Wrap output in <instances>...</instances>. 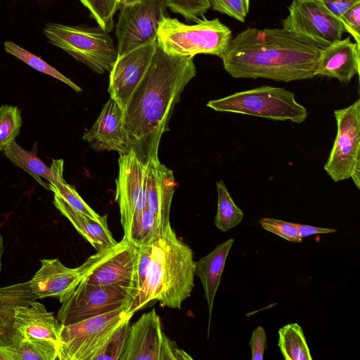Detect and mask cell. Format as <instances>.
Wrapping results in <instances>:
<instances>
[{"label":"cell","instance_id":"1","mask_svg":"<svg viewBox=\"0 0 360 360\" xmlns=\"http://www.w3.org/2000/svg\"><path fill=\"white\" fill-rule=\"evenodd\" d=\"M193 57L172 56L158 46L124 110L128 149L145 165L158 158L162 134L185 86L195 76Z\"/></svg>","mask_w":360,"mask_h":360},{"label":"cell","instance_id":"2","mask_svg":"<svg viewBox=\"0 0 360 360\" xmlns=\"http://www.w3.org/2000/svg\"><path fill=\"white\" fill-rule=\"evenodd\" d=\"M321 46L284 28H248L231 39L223 53L234 78L290 82L312 79Z\"/></svg>","mask_w":360,"mask_h":360},{"label":"cell","instance_id":"3","mask_svg":"<svg viewBox=\"0 0 360 360\" xmlns=\"http://www.w3.org/2000/svg\"><path fill=\"white\" fill-rule=\"evenodd\" d=\"M195 270L193 250L169 224L152 245L146 278L127 314L132 316L156 301L162 307L180 309L194 287Z\"/></svg>","mask_w":360,"mask_h":360},{"label":"cell","instance_id":"4","mask_svg":"<svg viewBox=\"0 0 360 360\" xmlns=\"http://www.w3.org/2000/svg\"><path fill=\"white\" fill-rule=\"evenodd\" d=\"M232 39L231 30L218 18L203 16L194 25L165 17L157 37L158 46L172 56L194 57L200 53L221 58Z\"/></svg>","mask_w":360,"mask_h":360},{"label":"cell","instance_id":"5","mask_svg":"<svg viewBox=\"0 0 360 360\" xmlns=\"http://www.w3.org/2000/svg\"><path fill=\"white\" fill-rule=\"evenodd\" d=\"M43 32L49 43L98 73L110 72L117 58V50L112 38L99 26H70L48 22Z\"/></svg>","mask_w":360,"mask_h":360},{"label":"cell","instance_id":"6","mask_svg":"<svg viewBox=\"0 0 360 360\" xmlns=\"http://www.w3.org/2000/svg\"><path fill=\"white\" fill-rule=\"evenodd\" d=\"M207 107L217 112H229L266 119L302 123L307 117L305 107L294 93L281 87L262 86L210 101Z\"/></svg>","mask_w":360,"mask_h":360},{"label":"cell","instance_id":"7","mask_svg":"<svg viewBox=\"0 0 360 360\" xmlns=\"http://www.w3.org/2000/svg\"><path fill=\"white\" fill-rule=\"evenodd\" d=\"M139 250V246L123 236L120 241L97 251L78 266L81 281L95 285L118 287L134 298L138 292Z\"/></svg>","mask_w":360,"mask_h":360},{"label":"cell","instance_id":"8","mask_svg":"<svg viewBox=\"0 0 360 360\" xmlns=\"http://www.w3.org/2000/svg\"><path fill=\"white\" fill-rule=\"evenodd\" d=\"M131 316L124 309L59 327L58 360H93L111 334Z\"/></svg>","mask_w":360,"mask_h":360},{"label":"cell","instance_id":"9","mask_svg":"<svg viewBox=\"0 0 360 360\" xmlns=\"http://www.w3.org/2000/svg\"><path fill=\"white\" fill-rule=\"evenodd\" d=\"M337 134L324 169L335 182L352 179L360 188V99L335 110Z\"/></svg>","mask_w":360,"mask_h":360},{"label":"cell","instance_id":"10","mask_svg":"<svg viewBox=\"0 0 360 360\" xmlns=\"http://www.w3.org/2000/svg\"><path fill=\"white\" fill-rule=\"evenodd\" d=\"M133 296L110 285H95L80 281L60 302L56 320L67 326L129 307Z\"/></svg>","mask_w":360,"mask_h":360},{"label":"cell","instance_id":"11","mask_svg":"<svg viewBox=\"0 0 360 360\" xmlns=\"http://www.w3.org/2000/svg\"><path fill=\"white\" fill-rule=\"evenodd\" d=\"M166 8L164 0H141L119 7L115 27L118 56L157 41Z\"/></svg>","mask_w":360,"mask_h":360},{"label":"cell","instance_id":"12","mask_svg":"<svg viewBox=\"0 0 360 360\" xmlns=\"http://www.w3.org/2000/svg\"><path fill=\"white\" fill-rule=\"evenodd\" d=\"M192 360L162 331L155 309L143 314L129 325L120 360Z\"/></svg>","mask_w":360,"mask_h":360},{"label":"cell","instance_id":"13","mask_svg":"<svg viewBox=\"0 0 360 360\" xmlns=\"http://www.w3.org/2000/svg\"><path fill=\"white\" fill-rule=\"evenodd\" d=\"M283 28L321 46L342 39L340 20L316 0H292Z\"/></svg>","mask_w":360,"mask_h":360},{"label":"cell","instance_id":"14","mask_svg":"<svg viewBox=\"0 0 360 360\" xmlns=\"http://www.w3.org/2000/svg\"><path fill=\"white\" fill-rule=\"evenodd\" d=\"M118 165L115 201L120 209L124 236L129 237L133 217L146 207L147 165L133 150L120 154Z\"/></svg>","mask_w":360,"mask_h":360},{"label":"cell","instance_id":"15","mask_svg":"<svg viewBox=\"0 0 360 360\" xmlns=\"http://www.w3.org/2000/svg\"><path fill=\"white\" fill-rule=\"evenodd\" d=\"M157 46L156 41L117 56L110 72L108 91L123 110L146 72Z\"/></svg>","mask_w":360,"mask_h":360},{"label":"cell","instance_id":"16","mask_svg":"<svg viewBox=\"0 0 360 360\" xmlns=\"http://www.w3.org/2000/svg\"><path fill=\"white\" fill-rule=\"evenodd\" d=\"M40 262L41 267L32 278L22 283L31 302L48 297H57L61 302L81 281L78 267H67L58 259H43Z\"/></svg>","mask_w":360,"mask_h":360},{"label":"cell","instance_id":"17","mask_svg":"<svg viewBox=\"0 0 360 360\" xmlns=\"http://www.w3.org/2000/svg\"><path fill=\"white\" fill-rule=\"evenodd\" d=\"M124 117V110L110 98L95 123L84 132L82 139L96 150H115L119 154L129 152Z\"/></svg>","mask_w":360,"mask_h":360},{"label":"cell","instance_id":"18","mask_svg":"<svg viewBox=\"0 0 360 360\" xmlns=\"http://www.w3.org/2000/svg\"><path fill=\"white\" fill-rule=\"evenodd\" d=\"M360 44L352 42L350 37L340 39L321 47L314 75L337 79L349 83L359 74Z\"/></svg>","mask_w":360,"mask_h":360},{"label":"cell","instance_id":"19","mask_svg":"<svg viewBox=\"0 0 360 360\" xmlns=\"http://www.w3.org/2000/svg\"><path fill=\"white\" fill-rule=\"evenodd\" d=\"M176 183L173 172L159 159H153L147 165L146 207L155 215L161 233L170 224L169 212Z\"/></svg>","mask_w":360,"mask_h":360},{"label":"cell","instance_id":"20","mask_svg":"<svg viewBox=\"0 0 360 360\" xmlns=\"http://www.w3.org/2000/svg\"><path fill=\"white\" fill-rule=\"evenodd\" d=\"M53 203L96 251L112 246L117 243L108 226L107 215H105L101 221L94 219L75 210L55 194Z\"/></svg>","mask_w":360,"mask_h":360},{"label":"cell","instance_id":"21","mask_svg":"<svg viewBox=\"0 0 360 360\" xmlns=\"http://www.w3.org/2000/svg\"><path fill=\"white\" fill-rule=\"evenodd\" d=\"M234 240L229 238L218 245L212 251L195 262V274L200 278L210 316L209 326L216 292L220 284L226 258Z\"/></svg>","mask_w":360,"mask_h":360},{"label":"cell","instance_id":"22","mask_svg":"<svg viewBox=\"0 0 360 360\" xmlns=\"http://www.w3.org/2000/svg\"><path fill=\"white\" fill-rule=\"evenodd\" d=\"M6 156L16 166L30 174L37 181L49 190V184L53 182V174L37 155V149L34 146L32 150H27L15 141L4 148Z\"/></svg>","mask_w":360,"mask_h":360},{"label":"cell","instance_id":"23","mask_svg":"<svg viewBox=\"0 0 360 360\" xmlns=\"http://www.w3.org/2000/svg\"><path fill=\"white\" fill-rule=\"evenodd\" d=\"M278 346L286 360L312 359L303 330L297 323H289L279 329Z\"/></svg>","mask_w":360,"mask_h":360},{"label":"cell","instance_id":"24","mask_svg":"<svg viewBox=\"0 0 360 360\" xmlns=\"http://www.w3.org/2000/svg\"><path fill=\"white\" fill-rule=\"evenodd\" d=\"M6 348L12 360H58V344L49 340H24Z\"/></svg>","mask_w":360,"mask_h":360},{"label":"cell","instance_id":"25","mask_svg":"<svg viewBox=\"0 0 360 360\" xmlns=\"http://www.w3.org/2000/svg\"><path fill=\"white\" fill-rule=\"evenodd\" d=\"M216 185L218 200L214 222L220 231L224 232L238 225L244 214L233 200L224 182L219 180Z\"/></svg>","mask_w":360,"mask_h":360},{"label":"cell","instance_id":"26","mask_svg":"<svg viewBox=\"0 0 360 360\" xmlns=\"http://www.w3.org/2000/svg\"><path fill=\"white\" fill-rule=\"evenodd\" d=\"M160 234V225L147 207L140 214L133 217L129 238L136 245H151Z\"/></svg>","mask_w":360,"mask_h":360},{"label":"cell","instance_id":"27","mask_svg":"<svg viewBox=\"0 0 360 360\" xmlns=\"http://www.w3.org/2000/svg\"><path fill=\"white\" fill-rule=\"evenodd\" d=\"M4 49L7 53L16 57L34 70L61 81L77 92L82 91V89L79 86L58 71L56 68L48 64L40 57L29 52L14 42L11 41H5Z\"/></svg>","mask_w":360,"mask_h":360},{"label":"cell","instance_id":"28","mask_svg":"<svg viewBox=\"0 0 360 360\" xmlns=\"http://www.w3.org/2000/svg\"><path fill=\"white\" fill-rule=\"evenodd\" d=\"M22 124L21 112L17 106L2 105L0 107V150L15 141Z\"/></svg>","mask_w":360,"mask_h":360},{"label":"cell","instance_id":"29","mask_svg":"<svg viewBox=\"0 0 360 360\" xmlns=\"http://www.w3.org/2000/svg\"><path fill=\"white\" fill-rule=\"evenodd\" d=\"M49 190L65 201L75 210L98 221L103 219L96 213L79 195L75 188L64 179L49 184Z\"/></svg>","mask_w":360,"mask_h":360},{"label":"cell","instance_id":"30","mask_svg":"<svg viewBox=\"0 0 360 360\" xmlns=\"http://www.w3.org/2000/svg\"><path fill=\"white\" fill-rule=\"evenodd\" d=\"M98 26L108 32L114 27L113 17L119 8L117 0H80Z\"/></svg>","mask_w":360,"mask_h":360},{"label":"cell","instance_id":"31","mask_svg":"<svg viewBox=\"0 0 360 360\" xmlns=\"http://www.w3.org/2000/svg\"><path fill=\"white\" fill-rule=\"evenodd\" d=\"M129 320L123 322L108 338L93 360H120L124 348Z\"/></svg>","mask_w":360,"mask_h":360},{"label":"cell","instance_id":"32","mask_svg":"<svg viewBox=\"0 0 360 360\" xmlns=\"http://www.w3.org/2000/svg\"><path fill=\"white\" fill-rule=\"evenodd\" d=\"M166 7L186 20L197 21L211 8L209 0H164Z\"/></svg>","mask_w":360,"mask_h":360},{"label":"cell","instance_id":"33","mask_svg":"<svg viewBox=\"0 0 360 360\" xmlns=\"http://www.w3.org/2000/svg\"><path fill=\"white\" fill-rule=\"evenodd\" d=\"M250 0H209L212 10L244 22L249 12Z\"/></svg>","mask_w":360,"mask_h":360},{"label":"cell","instance_id":"34","mask_svg":"<svg viewBox=\"0 0 360 360\" xmlns=\"http://www.w3.org/2000/svg\"><path fill=\"white\" fill-rule=\"evenodd\" d=\"M259 223L266 231L273 233L290 242L300 243L302 238L292 222L273 218H262Z\"/></svg>","mask_w":360,"mask_h":360},{"label":"cell","instance_id":"35","mask_svg":"<svg viewBox=\"0 0 360 360\" xmlns=\"http://www.w3.org/2000/svg\"><path fill=\"white\" fill-rule=\"evenodd\" d=\"M339 20L345 32L350 34L355 42L360 44V2L345 12Z\"/></svg>","mask_w":360,"mask_h":360},{"label":"cell","instance_id":"36","mask_svg":"<svg viewBox=\"0 0 360 360\" xmlns=\"http://www.w3.org/2000/svg\"><path fill=\"white\" fill-rule=\"evenodd\" d=\"M249 346L252 352V360H262L266 348V332L263 327H257L252 333Z\"/></svg>","mask_w":360,"mask_h":360},{"label":"cell","instance_id":"37","mask_svg":"<svg viewBox=\"0 0 360 360\" xmlns=\"http://www.w3.org/2000/svg\"><path fill=\"white\" fill-rule=\"evenodd\" d=\"M152 252V245L140 246L139 258L137 268L138 292L143 285L147 276ZM137 294V293H136Z\"/></svg>","mask_w":360,"mask_h":360},{"label":"cell","instance_id":"38","mask_svg":"<svg viewBox=\"0 0 360 360\" xmlns=\"http://www.w3.org/2000/svg\"><path fill=\"white\" fill-rule=\"evenodd\" d=\"M335 17L339 18L360 0H316Z\"/></svg>","mask_w":360,"mask_h":360},{"label":"cell","instance_id":"39","mask_svg":"<svg viewBox=\"0 0 360 360\" xmlns=\"http://www.w3.org/2000/svg\"><path fill=\"white\" fill-rule=\"evenodd\" d=\"M293 225L296 227L302 238H304L314 234L329 233L336 231V230L333 229L316 227L297 223H293Z\"/></svg>","mask_w":360,"mask_h":360},{"label":"cell","instance_id":"40","mask_svg":"<svg viewBox=\"0 0 360 360\" xmlns=\"http://www.w3.org/2000/svg\"><path fill=\"white\" fill-rule=\"evenodd\" d=\"M0 360H12V357L8 351L6 346L0 345Z\"/></svg>","mask_w":360,"mask_h":360},{"label":"cell","instance_id":"41","mask_svg":"<svg viewBox=\"0 0 360 360\" xmlns=\"http://www.w3.org/2000/svg\"><path fill=\"white\" fill-rule=\"evenodd\" d=\"M4 250V238L0 233V273H1V258ZM1 290V288H0Z\"/></svg>","mask_w":360,"mask_h":360},{"label":"cell","instance_id":"42","mask_svg":"<svg viewBox=\"0 0 360 360\" xmlns=\"http://www.w3.org/2000/svg\"><path fill=\"white\" fill-rule=\"evenodd\" d=\"M139 1H141V0H117V2L119 4V7H120L121 6L136 3Z\"/></svg>","mask_w":360,"mask_h":360},{"label":"cell","instance_id":"43","mask_svg":"<svg viewBox=\"0 0 360 360\" xmlns=\"http://www.w3.org/2000/svg\"><path fill=\"white\" fill-rule=\"evenodd\" d=\"M0 151H1V150H0Z\"/></svg>","mask_w":360,"mask_h":360}]
</instances>
